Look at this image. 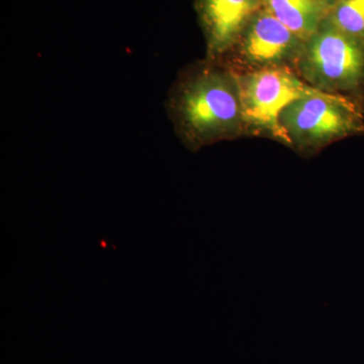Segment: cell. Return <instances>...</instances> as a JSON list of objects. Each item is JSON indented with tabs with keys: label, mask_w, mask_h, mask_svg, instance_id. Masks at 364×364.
<instances>
[{
	"label": "cell",
	"mask_w": 364,
	"mask_h": 364,
	"mask_svg": "<svg viewBox=\"0 0 364 364\" xmlns=\"http://www.w3.org/2000/svg\"><path fill=\"white\" fill-rule=\"evenodd\" d=\"M169 109L181 133L198 144L232 133L243 121L238 83L212 69L182 81Z\"/></svg>",
	"instance_id": "cell-1"
},
{
	"label": "cell",
	"mask_w": 364,
	"mask_h": 364,
	"mask_svg": "<svg viewBox=\"0 0 364 364\" xmlns=\"http://www.w3.org/2000/svg\"><path fill=\"white\" fill-rule=\"evenodd\" d=\"M279 123L289 142L301 145L329 142L361 129L353 104L321 90L289 105L280 114Z\"/></svg>",
	"instance_id": "cell-2"
},
{
	"label": "cell",
	"mask_w": 364,
	"mask_h": 364,
	"mask_svg": "<svg viewBox=\"0 0 364 364\" xmlns=\"http://www.w3.org/2000/svg\"><path fill=\"white\" fill-rule=\"evenodd\" d=\"M243 121L267 129L273 135L289 142L279 123L282 112L311 95L317 88L306 85L287 68H265L238 80Z\"/></svg>",
	"instance_id": "cell-3"
},
{
	"label": "cell",
	"mask_w": 364,
	"mask_h": 364,
	"mask_svg": "<svg viewBox=\"0 0 364 364\" xmlns=\"http://www.w3.org/2000/svg\"><path fill=\"white\" fill-rule=\"evenodd\" d=\"M304 73L323 90H349L364 78V42L339 32L331 23L308 41Z\"/></svg>",
	"instance_id": "cell-4"
},
{
	"label": "cell",
	"mask_w": 364,
	"mask_h": 364,
	"mask_svg": "<svg viewBox=\"0 0 364 364\" xmlns=\"http://www.w3.org/2000/svg\"><path fill=\"white\" fill-rule=\"evenodd\" d=\"M301 41L264 9L251 21L244 38L242 52L253 63H275L291 54Z\"/></svg>",
	"instance_id": "cell-5"
},
{
	"label": "cell",
	"mask_w": 364,
	"mask_h": 364,
	"mask_svg": "<svg viewBox=\"0 0 364 364\" xmlns=\"http://www.w3.org/2000/svg\"><path fill=\"white\" fill-rule=\"evenodd\" d=\"M258 0H203L208 49L213 55L226 51L240 33Z\"/></svg>",
	"instance_id": "cell-6"
},
{
	"label": "cell",
	"mask_w": 364,
	"mask_h": 364,
	"mask_svg": "<svg viewBox=\"0 0 364 364\" xmlns=\"http://www.w3.org/2000/svg\"><path fill=\"white\" fill-rule=\"evenodd\" d=\"M264 4L268 13L306 42L318 32L327 9L318 0H264Z\"/></svg>",
	"instance_id": "cell-7"
},
{
	"label": "cell",
	"mask_w": 364,
	"mask_h": 364,
	"mask_svg": "<svg viewBox=\"0 0 364 364\" xmlns=\"http://www.w3.org/2000/svg\"><path fill=\"white\" fill-rule=\"evenodd\" d=\"M329 23L339 32L364 42V0H339Z\"/></svg>",
	"instance_id": "cell-8"
},
{
	"label": "cell",
	"mask_w": 364,
	"mask_h": 364,
	"mask_svg": "<svg viewBox=\"0 0 364 364\" xmlns=\"http://www.w3.org/2000/svg\"><path fill=\"white\" fill-rule=\"evenodd\" d=\"M318 2H321V4H323V6L327 7H334L336 6L337 2L339 1V0H318Z\"/></svg>",
	"instance_id": "cell-9"
}]
</instances>
